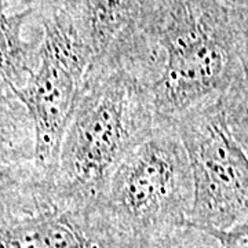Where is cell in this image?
Here are the masks:
<instances>
[{"mask_svg": "<svg viewBox=\"0 0 248 248\" xmlns=\"http://www.w3.org/2000/svg\"><path fill=\"white\" fill-rule=\"evenodd\" d=\"M193 185L185 226L228 229L248 218V156L231 133L219 97L175 120Z\"/></svg>", "mask_w": 248, "mask_h": 248, "instance_id": "5", "label": "cell"}, {"mask_svg": "<svg viewBox=\"0 0 248 248\" xmlns=\"http://www.w3.org/2000/svg\"><path fill=\"white\" fill-rule=\"evenodd\" d=\"M40 0H0V13H19L35 9Z\"/></svg>", "mask_w": 248, "mask_h": 248, "instance_id": "14", "label": "cell"}, {"mask_svg": "<svg viewBox=\"0 0 248 248\" xmlns=\"http://www.w3.org/2000/svg\"><path fill=\"white\" fill-rule=\"evenodd\" d=\"M33 11L42 27L37 63L25 84L13 91L32 122L36 167L54 189L62 138L94 55L63 10L43 3Z\"/></svg>", "mask_w": 248, "mask_h": 248, "instance_id": "4", "label": "cell"}, {"mask_svg": "<svg viewBox=\"0 0 248 248\" xmlns=\"http://www.w3.org/2000/svg\"><path fill=\"white\" fill-rule=\"evenodd\" d=\"M232 19L243 78L248 81V7L232 9Z\"/></svg>", "mask_w": 248, "mask_h": 248, "instance_id": "13", "label": "cell"}, {"mask_svg": "<svg viewBox=\"0 0 248 248\" xmlns=\"http://www.w3.org/2000/svg\"><path fill=\"white\" fill-rule=\"evenodd\" d=\"M217 243V241H215ZM145 248H221L213 244V240L208 236L193 228L184 226L178 231L170 233L161 239L153 241Z\"/></svg>", "mask_w": 248, "mask_h": 248, "instance_id": "11", "label": "cell"}, {"mask_svg": "<svg viewBox=\"0 0 248 248\" xmlns=\"http://www.w3.org/2000/svg\"><path fill=\"white\" fill-rule=\"evenodd\" d=\"M157 124L148 81L115 48L90 63L60 148L54 202H98L119 163Z\"/></svg>", "mask_w": 248, "mask_h": 248, "instance_id": "2", "label": "cell"}, {"mask_svg": "<svg viewBox=\"0 0 248 248\" xmlns=\"http://www.w3.org/2000/svg\"><path fill=\"white\" fill-rule=\"evenodd\" d=\"M223 4H226L231 9H243L248 7V0H221Z\"/></svg>", "mask_w": 248, "mask_h": 248, "instance_id": "15", "label": "cell"}, {"mask_svg": "<svg viewBox=\"0 0 248 248\" xmlns=\"http://www.w3.org/2000/svg\"><path fill=\"white\" fill-rule=\"evenodd\" d=\"M54 203L53 186L35 161L33 127L9 86L0 84V222Z\"/></svg>", "mask_w": 248, "mask_h": 248, "instance_id": "6", "label": "cell"}, {"mask_svg": "<svg viewBox=\"0 0 248 248\" xmlns=\"http://www.w3.org/2000/svg\"><path fill=\"white\" fill-rule=\"evenodd\" d=\"M193 185L175 122H159L124 157L95 208L123 248H145L184 228Z\"/></svg>", "mask_w": 248, "mask_h": 248, "instance_id": "3", "label": "cell"}, {"mask_svg": "<svg viewBox=\"0 0 248 248\" xmlns=\"http://www.w3.org/2000/svg\"><path fill=\"white\" fill-rule=\"evenodd\" d=\"M0 248H123L91 205L54 202L0 222Z\"/></svg>", "mask_w": 248, "mask_h": 248, "instance_id": "7", "label": "cell"}, {"mask_svg": "<svg viewBox=\"0 0 248 248\" xmlns=\"http://www.w3.org/2000/svg\"><path fill=\"white\" fill-rule=\"evenodd\" d=\"M125 27L151 78L157 123L244 79L232 9L221 0H143Z\"/></svg>", "mask_w": 248, "mask_h": 248, "instance_id": "1", "label": "cell"}, {"mask_svg": "<svg viewBox=\"0 0 248 248\" xmlns=\"http://www.w3.org/2000/svg\"><path fill=\"white\" fill-rule=\"evenodd\" d=\"M199 232L215 240L221 248H248V218L228 229H203Z\"/></svg>", "mask_w": 248, "mask_h": 248, "instance_id": "12", "label": "cell"}, {"mask_svg": "<svg viewBox=\"0 0 248 248\" xmlns=\"http://www.w3.org/2000/svg\"><path fill=\"white\" fill-rule=\"evenodd\" d=\"M142 1L143 0H40L39 4H53L63 10L87 42L95 60L133 19Z\"/></svg>", "mask_w": 248, "mask_h": 248, "instance_id": "8", "label": "cell"}, {"mask_svg": "<svg viewBox=\"0 0 248 248\" xmlns=\"http://www.w3.org/2000/svg\"><path fill=\"white\" fill-rule=\"evenodd\" d=\"M219 101L231 133L248 156V81L237 80Z\"/></svg>", "mask_w": 248, "mask_h": 248, "instance_id": "10", "label": "cell"}, {"mask_svg": "<svg viewBox=\"0 0 248 248\" xmlns=\"http://www.w3.org/2000/svg\"><path fill=\"white\" fill-rule=\"evenodd\" d=\"M33 9L0 13V84L19 89L37 63L39 42L28 40L24 28L33 18Z\"/></svg>", "mask_w": 248, "mask_h": 248, "instance_id": "9", "label": "cell"}]
</instances>
